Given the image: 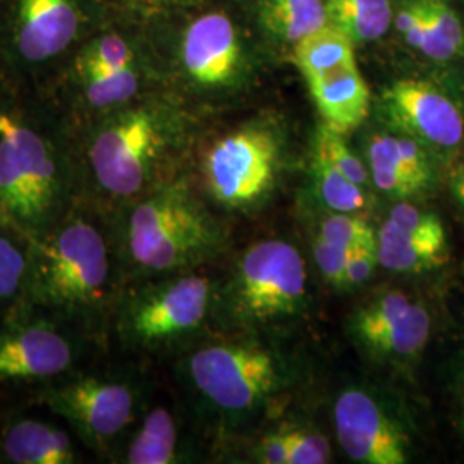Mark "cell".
I'll list each match as a JSON object with an SVG mask.
<instances>
[{"mask_svg": "<svg viewBox=\"0 0 464 464\" xmlns=\"http://www.w3.org/2000/svg\"><path fill=\"white\" fill-rule=\"evenodd\" d=\"M24 241L28 270L13 312L50 316L99 344L124 284L107 216L83 199L49 232Z\"/></svg>", "mask_w": 464, "mask_h": 464, "instance_id": "6da1fadb", "label": "cell"}, {"mask_svg": "<svg viewBox=\"0 0 464 464\" xmlns=\"http://www.w3.org/2000/svg\"><path fill=\"white\" fill-rule=\"evenodd\" d=\"M83 201L76 147L0 109V227L23 239L49 232Z\"/></svg>", "mask_w": 464, "mask_h": 464, "instance_id": "7a4b0ae2", "label": "cell"}, {"mask_svg": "<svg viewBox=\"0 0 464 464\" xmlns=\"http://www.w3.org/2000/svg\"><path fill=\"white\" fill-rule=\"evenodd\" d=\"M122 282L189 272L216 256L222 227L183 181H169L107 216Z\"/></svg>", "mask_w": 464, "mask_h": 464, "instance_id": "3957f363", "label": "cell"}, {"mask_svg": "<svg viewBox=\"0 0 464 464\" xmlns=\"http://www.w3.org/2000/svg\"><path fill=\"white\" fill-rule=\"evenodd\" d=\"M133 102L84 121L76 147L83 199L105 216L169 183L172 122L160 109Z\"/></svg>", "mask_w": 464, "mask_h": 464, "instance_id": "277c9868", "label": "cell"}, {"mask_svg": "<svg viewBox=\"0 0 464 464\" xmlns=\"http://www.w3.org/2000/svg\"><path fill=\"white\" fill-rule=\"evenodd\" d=\"M34 401L66 421L83 448L112 461L138 418L133 382L99 370L78 368L38 385Z\"/></svg>", "mask_w": 464, "mask_h": 464, "instance_id": "5b68a950", "label": "cell"}, {"mask_svg": "<svg viewBox=\"0 0 464 464\" xmlns=\"http://www.w3.org/2000/svg\"><path fill=\"white\" fill-rule=\"evenodd\" d=\"M166 277L121 291L109 324V332L116 334L121 346L164 348L205 324L214 296L210 279L193 272Z\"/></svg>", "mask_w": 464, "mask_h": 464, "instance_id": "8992f818", "label": "cell"}, {"mask_svg": "<svg viewBox=\"0 0 464 464\" xmlns=\"http://www.w3.org/2000/svg\"><path fill=\"white\" fill-rule=\"evenodd\" d=\"M97 343L63 322L13 312L0 318V383L55 381L82 368Z\"/></svg>", "mask_w": 464, "mask_h": 464, "instance_id": "52a82bcc", "label": "cell"}, {"mask_svg": "<svg viewBox=\"0 0 464 464\" xmlns=\"http://www.w3.org/2000/svg\"><path fill=\"white\" fill-rule=\"evenodd\" d=\"M92 0H9L5 49L13 64L38 69L66 55L88 34Z\"/></svg>", "mask_w": 464, "mask_h": 464, "instance_id": "ba28073f", "label": "cell"}, {"mask_svg": "<svg viewBox=\"0 0 464 464\" xmlns=\"http://www.w3.org/2000/svg\"><path fill=\"white\" fill-rule=\"evenodd\" d=\"M186 373L201 398L222 411H243L266 398L277 381L272 356L245 344H207L186 360Z\"/></svg>", "mask_w": 464, "mask_h": 464, "instance_id": "9c48e42d", "label": "cell"}, {"mask_svg": "<svg viewBox=\"0 0 464 464\" xmlns=\"http://www.w3.org/2000/svg\"><path fill=\"white\" fill-rule=\"evenodd\" d=\"M277 145L264 130H241L218 140L203 160L208 195L226 207H246L272 186Z\"/></svg>", "mask_w": 464, "mask_h": 464, "instance_id": "30bf717a", "label": "cell"}, {"mask_svg": "<svg viewBox=\"0 0 464 464\" xmlns=\"http://www.w3.org/2000/svg\"><path fill=\"white\" fill-rule=\"evenodd\" d=\"M306 270L298 249L284 241H264L245 253L236 299L245 314L256 318L289 315L304 296Z\"/></svg>", "mask_w": 464, "mask_h": 464, "instance_id": "8fae6325", "label": "cell"}, {"mask_svg": "<svg viewBox=\"0 0 464 464\" xmlns=\"http://www.w3.org/2000/svg\"><path fill=\"white\" fill-rule=\"evenodd\" d=\"M377 255L383 268L402 274L444 266L449 258L446 227L435 214L399 203L382 224Z\"/></svg>", "mask_w": 464, "mask_h": 464, "instance_id": "7c38bea8", "label": "cell"}, {"mask_svg": "<svg viewBox=\"0 0 464 464\" xmlns=\"http://www.w3.org/2000/svg\"><path fill=\"white\" fill-rule=\"evenodd\" d=\"M334 418L339 444L351 459L366 464L406 463L402 431L366 392H343L335 402Z\"/></svg>", "mask_w": 464, "mask_h": 464, "instance_id": "4fadbf2b", "label": "cell"}, {"mask_svg": "<svg viewBox=\"0 0 464 464\" xmlns=\"http://www.w3.org/2000/svg\"><path fill=\"white\" fill-rule=\"evenodd\" d=\"M383 103L399 128L421 141L440 149H452L463 141L459 109L430 83L401 80L385 92Z\"/></svg>", "mask_w": 464, "mask_h": 464, "instance_id": "5bb4252c", "label": "cell"}, {"mask_svg": "<svg viewBox=\"0 0 464 464\" xmlns=\"http://www.w3.org/2000/svg\"><path fill=\"white\" fill-rule=\"evenodd\" d=\"M430 329L427 308L401 291L375 299L356 318V334L368 348L399 358L415 356L425 348Z\"/></svg>", "mask_w": 464, "mask_h": 464, "instance_id": "9a60e30c", "label": "cell"}, {"mask_svg": "<svg viewBox=\"0 0 464 464\" xmlns=\"http://www.w3.org/2000/svg\"><path fill=\"white\" fill-rule=\"evenodd\" d=\"M239 44L229 17L210 13L195 19L181 45V63L191 83L216 88L231 82L239 63Z\"/></svg>", "mask_w": 464, "mask_h": 464, "instance_id": "2e32d148", "label": "cell"}, {"mask_svg": "<svg viewBox=\"0 0 464 464\" xmlns=\"http://www.w3.org/2000/svg\"><path fill=\"white\" fill-rule=\"evenodd\" d=\"M72 431L42 418L11 415L0 425V464H76L83 461Z\"/></svg>", "mask_w": 464, "mask_h": 464, "instance_id": "e0dca14e", "label": "cell"}, {"mask_svg": "<svg viewBox=\"0 0 464 464\" xmlns=\"http://www.w3.org/2000/svg\"><path fill=\"white\" fill-rule=\"evenodd\" d=\"M306 82L318 112L334 130L346 133L365 121L370 92L358 66L339 67Z\"/></svg>", "mask_w": 464, "mask_h": 464, "instance_id": "ac0fdd59", "label": "cell"}, {"mask_svg": "<svg viewBox=\"0 0 464 464\" xmlns=\"http://www.w3.org/2000/svg\"><path fill=\"white\" fill-rule=\"evenodd\" d=\"M116 463L172 464L179 461V429L174 415L157 406L149 410L138 429H131L112 458Z\"/></svg>", "mask_w": 464, "mask_h": 464, "instance_id": "d6986e66", "label": "cell"}, {"mask_svg": "<svg viewBox=\"0 0 464 464\" xmlns=\"http://www.w3.org/2000/svg\"><path fill=\"white\" fill-rule=\"evenodd\" d=\"M140 86L136 66L119 69L99 78L72 83L74 105L84 121H88L133 102L140 93Z\"/></svg>", "mask_w": 464, "mask_h": 464, "instance_id": "ffe728a7", "label": "cell"}, {"mask_svg": "<svg viewBox=\"0 0 464 464\" xmlns=\"http://www.w3.org/2000/svg\"><path fill=\"white\" fill-rule=\"evenodd\" d=\"M295 63L304 80L339 67L356 66L353 40L334 24H327L299 40L295 49Z\"/></svg>", "mask_w": 464, "mask_h": 464, "instance_id": "44dd1931", "label": "cell"}, {"mask_svg": "<svg viewBox=\"0 0 464 464\" xmlns=\"http://www.w3.org/2000/svg\"><path fill=\"white\" fill-rule=\"evenodd\" d=\"M331 24L348 34L353 42H373L391 26L392 9L389 0H327Z\"/></svg>", "mask_w": 464, "mask_h": 464, "instance_id": "7402d4cb", "label": "cell"}, {"mask_svg": "<svg viewBox=\"0 0 464 464\" xmlns=\"http://www.w3.org/2000/svg\"><path fill=\"white\" fill-rule=\"evenodd\" d=\"M134 50L126 38L117 34H97L80 45L71 64V83L136 66Z\"/></svg>", "mask_w": 464, "mask_h": 464, "instance_id": "603a6c76", "label": "cell"}, {"mask_svg": "<svg viewBox=\"0 0 464 464\" xmlns=\"http://www.w3.org/2000/svg\"><path fill=\"white\" fill-rule=\"evenodd\" d=\"M266 26L287 42H296L327 26V9L322 0H266Z\"/></svg>", "mask_w": 464, "mask_h": 464, "instance_id": "cb8c5ba5", "label": "cell"}, {"mask_svg": "<svg viewBox=\"0 0 464 464\" xmlns=\"http://www.w3.org/2000/svg\"><path fill=\"white\" fill-rule=\"evenodd\" d=\"M368 160L373 183L383 193L394 197H411L425 188L416 181L399 153L398 138L379 134L370 140Z\"/></svg>", "mask_w": 464, "mask_h": 464, "instance_id": "d4e9b609", "label": "cell"}, {"mask_svg": "<svg viewBox=\"0 0 464 464\" xmlns=\"http://www.w3.org/2000/svg\"><path fill=\"white\" fill-rule=\"evenodd\" d=\"M423 32L418 49L433 61H448L463 44V28L446 0H418Z\"/></svg>", "mask_w": 464, "mask_h": 464, "instance_id": "484cf974", "label": "cell"}, {"mask_svg": "<svg viewBox=\"0 0 464 464\" xmlns=\"http://www.w3.org/2000/svg\"><path fill=\"white\" fill-rule=\"evenodd\" d=\"M26 270V241L14 232L0 229V318L16 308L23 296Z\"/></svg>", "mask_w": 464, "mask_h": 464, "instance_id": "4316f807", "label": "cell"}, {"mask_svg": "<svg viewBox=\"0 0 464 464\" xmlns=\"http://www.w3.org/2000/svg\"><path fill=\"white\" fill-rule=\"evenodd\" d=\"M316 183L320 198L325 205L341 214H354L366 207L363 186L353 183L335 167L315 157Z\"/></svg>", "mask_w": 464, "mask_h": 464, "instance_id": "83f0119b", "label": "cell"}, {"mask_svg": "<svg viewBox=\"0 0 464 464\" xmlns=\"http://www.w3.org/2000/svg\"><path fill=\"white\" fill-rule=\"evenodd\" d=\"M341 131L324 124L316 136V157L343 172L353 183L366 186L368 172L362 160L349 149Z\"/></svg>", "mask_w": 464, "mask_h": 464, "instance_id": "f1b7e54d", "label": "cell"}, {"mask_svg": "<svg viewBox=\"0 0 464 464\" xmlns=\"http://www.w3.org/2000/svg\"><path fill=\"white\" fill-rule=\"evenodd\" d=\"M320 237L346 249H353L362 243L377 239L366 218L353 216V214H341V212L335 216L327 217L324 220Z\"/></svg>", "mask_w": 464, "mask_h": 464, "instance_id": "f546056e", "label": "cell"}, {"mask_svg": "<svg viewBox=\"0 0 464 464\" xmlns=\"http://www.w3.org/2000/svg\"><path fill=\"white\" fill-rule=\"evenodd\" d=\"M287 464H325L331 461L329 442L308 431H285Z\"/></svg>", "mask_w": 464, "mask_h": 464, "instance_id": "4dcf8cb0", "label": "cell"}, {"mask_svg": "<svg viewBox=\"0 0 464 464\" xmlns=\"http://www.w3.org/2000/svg\"><path fill=\"white\" fill-rule=\"evenodd\" d=\"M351 249L341 248L324 237H316L314 245L316 266H320L322 274L334 284V285H344L346 266Z\"/></svg>", "mask_w": 464, "mask_h": 464, "instance_id": "1f68e13d", "label": "cell"}, {"mask_svg": "<svg viewBox=\"0 0 464 464\" xmlns=\"http://www.w3.org/2000/svg\"><path fill=\"white\" fill-rule=\"evenodd\" d=\"M377 264H379L377 239L354 246L349 253L344 285H360L368 281Z\"/></svg>", "mask_w": 464, "mask_h": 464, "instance_id": "d6a6232c", "label": "cell"}, {"mask_svg": "<svg viewBox=\"0 0 464 464\" xmlns=\"http://www.w3.org/2000/svg\"><path fill=\"white\" fill-rule=\"evenodd\" d=\"M396 26L399 32L404 34L406 42L418 49L420 40H421V32H423V16H421V7L420 2L413 0L406 4L398 14H396Z\"/></svg>", "mask_w": 464, "mask_h": 464, "instance_id": "836d02e7", "label": "cell"}, {"mask_svg": "<svg viewBox=\"0 0 464 464\" xmlns=\"http://www.w3.org/2000/svg\"><path fill=\"white\" fill-rule=\"evenodd\" d=\"M262 459L266 464H287L285 431L266 437L262 446Z\"/></svg>", "mask_w": 464, "mask_h": 464, "instance_id": "e575fe53", "label": "cell"}, {"mask_svg": "<svg viewBox=\"0 0 464 464\" xmlns=\"http://www.w3.org/2000/svg\"><path fill=\"white\" fill-rule=\"evenodd\" d=\"M450 189H452L454 198H456V201L459 203V207L464 210V166L459 167L456 170V174L452 176Z\"/></svg>", "mask_w": 464, "mask_h": 464, "instance_id": "d590c367", "label": "cell"}, {"mask_svg": "<svg viewBox=\"0 0 464 464\" xmlns=\"http://www.w3.org/2000/svg\"><path fill=\"white\" fill-rule=\"evenodd\" d=\"M134 4H160V2H170V0H130Z\"/></svg>", "mask_w": 464, "mask_h": 464, "instance_id": "8d00e7d4", "label": "cell"}, {"mask_svg": "<svg viewBox=\"0 0 464 464\" xmlns=\"http://www.w3.org/2000/svg\"><path fill=\"white\" fill-rule=\"evenodd\" d=\"M0 229H2V227H0Z\"/></svg>", "mask_w": 464, "mask_h": 464, "instance_id": "74e56055", "label": "cell"}]
</instances>
